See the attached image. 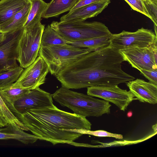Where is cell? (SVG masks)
<instances>
[{"label": "cell", "instance_id": "ac0fdd59", "mask_svg": "<svg viewBox=\"0 0 157 157\" xmlns=\"http://www.w3.org/2000/svg\"><path fill=\"white\" fill-rule=\"evenodd\" d=\"M78 0H52L44 12L42 17L44 18L57 17L69 11Z\"/></svg>", "mask_w": 157, "mask_h": 157}, {"label": "cell", "instance_id": "d4e9b609", "mask_svg": "<svg viewBox=\"0 0 157 157\" xmlns=\"http://www.w3.org/2000/svg\"><path fill=\"white\" fill-rule=\"evenodd\" d=\"M144 6L154 24L157 26V0H143Z\"/></svg>", "mask_w": 157, "mask_h": 157}, {"label": "cell", "instance_id": "3957f363", "mask_svg": "<svg viewBox=\"0 0 157 157\" xmlns=\"http://www.w3.org/2000/svg\"><path fill=\"white\" fill-rule=\"evenodd\" d=\"M52 95V98L62 106L67 107L80 116L98 117L110 113L111 105L109 101L65 87L62 86Z\"/></svg>", "mask_w": 157, "mask_h": 157}, {"label": "cell", "instance_id": "83f0119b", "mask_svg": "<svg viewBox=\"0 0 157 157\" xmlns=\"http://www.w3.org/2000/svg\"><path fill=\"white\" fill-rule=\"evenodd\" d=\"M102 0H78L69 11H72L81 7Z\"/></svg>", "mask_w": 157, "mask_h": 157}, {"label": "cell", "instance_id": "5bb4252c", "mask_svg": "<svg viewBox=\"0 0 157 157\" xmlns=\"http://www.w3.org/2000/svg\"><path fill=\"white\" fill-rule=\"evenodd\" d=\"M126 83L137 100L152 104L157 103V85L139 78Z\"/></svg>", "mask_w": 157, "mask_h": 157}, {"label": "cell", "instance_id": "44dd1931", "mask_svg": "<svg viewBox=\"0 0 157 157\" xmlns=\"http://www.w3.org/2000/svg\"><path fill=\"white\" fill-rule=\"evenodd\" d=\"M67 42L68 41L54 30L50 25H48L43 32L40 46L49 47L64 44H67Z\"/></svg>", "mask_w": 157, "mask_h": 157}, {"label": "cell", "instance_id": "4dcf8cb0", "mask_svg": "<svg viewBox=\"0 0 157 157\" xmlns=\"http://www.w3.org/2000/svg\"><path fill=\"white\" fill-rule=\"evenodd\" d=\"M7 128V127L5 128H0V132L6 129Z\"/></svg>", "mask_w": 157, "mask_h": 157}, {"label": "cell", "instance_id": "cb8c5ba5", "mask_svg": "<svg viewBox=\"0 0 157 157\" xmlns=\"http://www.w3.org/2000/svg\"><path fill=\"white\" fill-rule=\"evenodd\" d=\"M70 130L71 131L80 133L83 135L88 134L98 137H111L117 139L123 138V136L121 134L113 133L104 130L93 131L84 129H71Z\"/></svg>", "mask_w": 157, "mask_h": 157}, {"label": "cell", "instance_id": "d6986e66", "mask_svg": "<svg viewBox=\"0 0 157 157\" xmlns=\"http://www.w3.org/2000/svg\"><path fill=\"white\" fill-rule=\"evenodd\" d=\"M30 0H0V24L21 10Z\"/></svg>", "mask_w": 157, "mask_h": 157}, {"label": "cell", "instance_id": "f1b7e54d", "mask_svg": "<svg viewBox=\"0 0 157 157\" xmlns=\"http://www.w3.org/2000/svg\"><path fill=\"white\" fill-rule=\"evenodd\" d=\"M6 35V33L0 31V42L2 41L4 39Z\"/></svg>", "mask_w": 157, "mask_h": 157}, {"label": "cell", "instance_id": "603a6c76", "mask_svg": "<svg viewBox=\"0 0 157 157\" xmlns=\"http://www.w3.org/2000/svg\"><path fill=\"white\" fill-rule=\"evenodd\" d=\"M110 36H106L74 42H68L76 47L97 50L106 47L110 45Z\"/></svg>", "mask_w": 157, "mask_h": 157}, {"label": "cell", "instance_id": "484cf974", "mask_svg": "<svg viewBox=\"0 0 157 157\" xmlns=\"http://www.w3.org/2000/svg\"><path fill=\"white\" fill-rule=\"evenodd\" d=\"M134 10L145 15L151 20V19L146 10L143 0H124Z\"/></svg>", "mask_w": 157, "mask_h": 157}, {"label": "cell", "instance_id": "9c48e42d", "mask_svg": "<svg viewBox=\"0 0 157 157\" xmlns=\"http://www.w3.org/2000/svg\"><path fill=\"white\" fill-rule=\"evenodd\" d=\"M87 88L88 95L113 103L123 111L127 109L132 101L137 100L130 90L121 89L118 85L98 86Z\"/></svg>", "mask_w": 157, "mask_h": 157}, {"label": "cell", "instance_id": "7c38bea8", "mask_svg": "<svg viewBox=\"0 0 157 157\" xmlns=\"http://www.w3.org/2000/svg\"><path fill=\"white\" fill-rule=\"evenodd\" d=\"M53 105L52 94L39 87L27 91L16 101L14 106L19 115L31 109L42 108Z\"/></svg>", "mask_w": 157, "mask_h": 157}, {"label": "cell", "instance_id": "7a4b0ae2", "mask_svg": "<svg viewBox=\"0 0 157 157\" xmlns=\"http://www.w3.org/2000/svg\"><path fill=\"white\" fill-rule=\"evenodd\" d=\"M18 119L39 140L53 145L75 144L74 141L83 135L71 129L90 130L92 124L86 118L59 109L54 105L40 109H32L17 115Z\"/></svg>", "mask_w": 157, "mask_h": 157}, {"label": "cell", "instance_id": "4fadbf2b", "mask_svg": "<svg viewBox=\"0 0 157 157\" xmlns=\"http://www.w3.org/2000/svg\"><path fill=\"white\" fill-rule=\"evenodd\" d=\"M110 2V0H102L69 11L67 14L61 17L60 21H85L101 13Z\"/></svg>", "mask_w": 157, "mask_h": 157}, {"label": "cell", "instance_id": "8992f818", "mask_svg": "<svg viewBox=\"0 0 157 157\" xmlns=\"http://www.w3.org/2000/svg\"><path fill=\"white\" fill-rule=\"evenodd\" d=\"M45 25L40 22L33 26L24 27L18 44L17 61L20 66L25 68L39 56L41 40Z\"/></svg>", "mask_w": 157, "mask_h": 157}, {"label": "cell", "instance_id": "30bf717a", "mask_svg": "<svg viewBox=\"0 0 157 157\" xmlns=\"http://www.w3.org/2000/svg\"><path fill=\"white\" fill-rule=\"evenodd\" d=\"M49 72L47 64L38 56L33 63L24 69L14 84L29 90L38 88L45 82Z\"/></svg>", "mask_w": 157, "mask_h": 157}, {"label": "cell", "instance_id": "7402d4cb", "mask_svg": "<svg viewBox=\"0 0 157 157\" xmlns=\"http://www.w3.org/2000/svg\"><path fill=\"white\" fill-rule=\"evenodd\" d=\"M23 70V68L18 65L1 72L0 89L10 86L16 82Z\"/></svg>", "mask_w": 157, "mask_h": 157}, {"label": "cell", "instance_id": "e0dca14e", "mask_svg": "<svg viewBox=\"0 0 157 157\" xmlns=\"http://www.w3.org/2000/svg\"><path fill=\"white\" fill-rule=\"evenodd\" d=\"M29 90L13 83L10 86L0 89V96L10 109L17 115L19 113L14 107V103Z\"/></svg>", "mask_w": 157, "mask_h": 157}, {"label": "cell", "instance_id": "ba28073f", "mask_svg": "<svg viewBox=\"0 0 157 157\" xmlns=\"http://www.w3.org/2000/svg\"><path fill=\"white\" fill-rule=\"evenodd\" d=\"M119 51L125 61L139 71L157 69V42L148 47H131Z\"/></svg>", "mask_w": 157, "mask_h": 157}, {"label": "cell", "instance_id": "f546056e", "mask_svg": "<svg viewBox=\"0 0 157 157\" xmlns=\"http://www.w3.org/2000/svg\"><path fill=\"white\" fill-rule=\"evenodd\" d=\"M152 128L155 132H156L157 130V124H155L153 125L152 126Z\"/></svg>", "mask_w": 157, "mask_h": 157}, {"label": "cell", "instance_id": "277c9868", "mask_svg": "<svg viewBox=\"0 0 157 157\" xmlns=\"http://www.w3.org/2000/svg\"><path fill=\"white\" fill-rule=\"evenodd\" d=\"M50 25L68 42L110 36L112 33L104 24L98 21H53Z\"/></svg>", "mask_w": 157, "mask_h": 157}, {"label": "cell", "instance_id": "8fae6325", "mask_svg": "<svg viewBox=\"0 0 157 157\" xmlns=\"http://www.w3.org/2000/svg\"><path fill=\"white\" fill-rule=\"evenodd\" d=\"M23 29L6 33L4 39L0 42V72L18 66V44Z\"/></svg>", "mask_w": 157, "mask_h": 157}, {"label": "cell", "instance_id": "ffe728a7", "mask_svg": "<svg viewBox=\"0 0 157 157\" xmlns=\"http://www.w3.org/2000/svg\"><path fill=\"white\" fill-rule=\"evenodd\" d=\"M31 7L24 27L33 26L41 22L42 15L48 3L43 0H30Z\"/></svg>", "mask_w": 157, "mask_h": 157}, {"label": "cell", "instance_id": "52a82bcc", "mask_svg": "<svg viewBox=\"0 0 157 157\" xmlns=\"http://www.w3.org/2000/svg\"><path fill=\"white\" fill-rule=\"evenodd\" d=\"M109 42V45L118 51L131 47H148L157 42V35L142 27L135 32L123 30L118 34L111 33Z\"/></svg>", "mask_w": 157, "mask_h": 157}, {"label": "cell", "instance_id": "6da1fadb", "mask_svg": "<svg viewBox=\"0 0 157 157\" xmlns=\"http://www.w3.org/2000/svg\"><path fill=\"white\" fill-rule=\"evenodd\" d=\"M124 61L120 52L109 45L81 57L55 76L62 86L70 89L118 85L135 79L122 69Z\"/></svg>", "mask_w": 157, "mask_h": 157}, {"label": "cell", "instance_id": "2e32d148", "mask_svg": "<svg viewBox=\"0 0 157 157\" xmlns=\"http://www.w3.org/2000/svg\"><path fill=\"white\" fill-rule=\"evenodd\" d=\"M6 129L0 132V140L14 139L26 144H32L39 140L34 135L27 133L23 130L10 124Z\"/></svg>", "mask_w": 157, "mask_h": 157}, {"label": "cell", "instance_id": "4316f807", "mask_svg": "<svg viewBox=\"0 0 157 157\" xmlns=\"http://www.w3.org/2000/svg\"><path fill=\"white\" fill-rule=\"evenodd\" d=\"M140 74L147 79L149 82L157 85V69L151 70H141Z\"/></svg>", "mask_w": 157, "mask_h": 157}, {"label": "cell", "instance_id": "9a60e30c", "mask_svg": "<svg viewBox=\"0 0 157 157\" xmlns=\"http://www.w3.org/2000/svg\"><path fill=\"white\" fill-rule=\"evenodd\" d=\"M31 7L30 0L24 7L7 20L0 24V31L9 32L24 27Z\"/></svg>", "mask_w": 157, "mask_h": 157}, {"label": "cell", "instance_id": "5b68a950", "mask_svg": "<svg viewBox=\"0 0 157 157\" xmlns=\"http://www.w3.org/2000/svg\"><path fill=\"white\" fill-rule=\"evenodd\" d=\"M97 50L76 47L68 44L40 47L39 56L47 64L49 72L56 76L63 68L80 58Z\"/></svg>", "mask_w": 157, "mask_h": 157}]
</instances>
